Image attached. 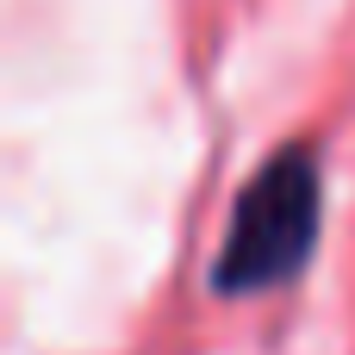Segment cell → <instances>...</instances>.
<instances>
[{"label":"cell","mask_w":355,"mask_h":355,"mask_svg":"<svg viewBox=\"0 0 355 355\" xmlns=\"http://www.w3.org/2000/svg\"><path fill=\"white\" fill-rule=\"evenodd\" d=\"M318 162L312 150H281L237 200V218L218 250V287L225 293H262L306 268L318 243Z\"/></svg>","instance_id":"cell-1"}]
</instances>
